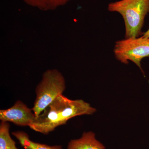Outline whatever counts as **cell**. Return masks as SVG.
I'll list each match as a JSON object with an SVG mask.
<instances>
[{"mask_svg":"<svg viewBox=\"0 0 149 149\" xmlns=\"http://www.w3.org/2000/svg\"><path fill=\"white\" fill-rule=\"evenodd\" d=\"M71 0H48V10H54L64 5Z\"/></svg>","mask_w":149,"mask_h":149,"instance_id":"obj_10","label":"cell"},{"mask_svg":"<svg viewBox=\"0 0 149 149\" xmlns=\"http://www.w3.org/2000/svg\"><path fill=\"white\" fill-rule=\"evenodd\" d=\"M143 36L144 37H147V38H149V28L148 30L146 31L145 33H144L143 35Z\"/></svg>","mask_w":149,"mask_h":149,"instance_id":"obj_11","label":"cell"},{"mask_svg":"<svg viewBox=\"0 0 149 149\" xmlns=\"http://www.w3.org/2000/svg\"><path fill=\"white\" fill-rule=\"evenodd\" d=\"M108 10L122 16L125 26V38L141 35L145 18L149 13V0H120L109 3Z\"/></svg>","mask_w":149,"mask_h":149,"instance_id":"obj_2","label":"cell"},{"mask_svg":"<svg viewBox=\"0 0 149 149\" xmlns=\"http://www.w3.org/2000/svg\"><path fill=\"white\" fill-rule=\"evenodd\" d=\"M113 52L118 61L126 64L132 61L143 71L141 62L149 56V38L142 36L118 40L116 42Z\"/></svg>","mask_w":149,"mask_h":149,"instance_id":"obj_4","label":"cell"},{"mask_svg":"<svg viewBox=\"0 0 149 149\" xmlns=\"http://www.w3.org/2000/svg\"><path fill=\"white\" fill-rule=\"evenodd\" d=\"M95 109L82 100H71L61 95L58 96L42 112L36 116L29 125L32 130L47 134L68 120L83 115H92Z\"/></svg>","mask_w":149,"mask_h":149,"instance_id":"obj_1","label":"cell"},{"mask_svg":"<svg viewBox=\"0 0 149 149\" xmlns=\"http://www.w3.org/2000/svg\"><path fill=\"white\" fill-rule=\"evenodd\" d=\"M12 135L25 149H63L61 146H50L31 141L28 134L23 131H15Z\"/></svg>","mask_w":149,"mask_h":149,"instance_id":"obj_7","label":"cell"},{"mask_svg":"<svg viewBox=\"0 0 149 149\" xmlns=\"http://www.w3.org/2000/svg\"><path fill=\"white\" fill-rule=\"evenodd\" d=\"M31 6L36 7L41 10H48V0H23Z\"/></svg>","mask_w":149,"mask_h":149,"instance_id":"obj_9","label":"cell"},{"mask_svg":"<svg viewBox=\"0 0 149 149\" xmlns=\"http://www.w3.org/2000/svg\"><path fill=\"white\" fill-rule=\"evenodd\" d=\"M35 114L23 102L17 101L11 107L0 110V120L21 126H29L35 120Z\"/></svg>","mask_w":149,"mask_h":149,"instance_id":"obj_5","label":"cell"},{"mask_svg":"<svg viewBox=\"0 0 149 149\" xmlns=\"http://www.w3.org/2000/svg\"><path fill=\"white\" fill-rule=\"evenodd\" d=\"M8 122L1 121L0 125V149H18L10 134Z\"/></svg>","mask_w":149,"mask_h":149,"instance_id":"obj_8","label":"cell"},{"mask_svg":"<svg viewBox=\"0 0 149 149\" xmlns=\"http://www.w3.org/2000/svg\"><path fill=\"white\" fill-rule=\"evenodd\" d=\"M105 147L96 139L93 132H85L81 138L71 140L67 149H105Z\"/></svg>","mask_w":149,"mask_h":149,"instance_id":"obj_6","label":"cell"},{"mask_svg":"<svg viewBox=\"0 0 149 149\" xmlns=\"http://www.w3.org/2000/svg\"><path fill=\"white\" fill-rule=\"evenodd\" d=\"M65 80L57 69L48 70L36 88V98L32 109L35 116L41 114L45 109L65 91Z\"/></svg>","mask_w":149,"mask_h":149,"instance_id":"obj_3","label":"cell"}]
</instances>
